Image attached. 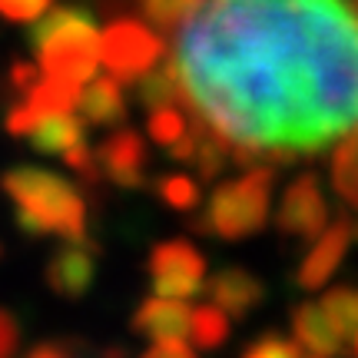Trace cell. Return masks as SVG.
<instances>
[{"label": "cell", "instance_id": "22", "mask_svg": "<svg viewBox=\"0 0 358 358\" xmlns=\"http://www.w3.org/2000/svg\"><path fill=\"white\" fill-rule=\"evenodd\" d=\"M47 7H50V0H0V17L27 24V20H37Z\"/></svg>", "mask_w": 358, "mask_h": 358}, {"label": "cell", "instance_id": "7", "mask_svg": "<svg viewBox=\"0 0 358 358\" xmlns=\"http://www.w3.org/2000/svg\"><path fill=\"white\" fill-rule=\"evenodd\" d=\"M279 229L292 239H315L325 226H329V203L322 196V186L315 176L295 179L285 189L279 206Z\"/></svg>", "mask_w": 358, "mask_h": 358}, {"label": "cell", "instance_id": "20", "mask_svg": "<svg viewBox=\"0 0 358 358\" xmlns=\"http://www.w3.org/2000/svg\"><path fill=\"white\" fill-rule=\"evenodd\" d=\"M156 192H159V199L179 213H189L199 206V186H196V179L189 176H159L156 179Z\"/></svg>", "mask_w": 358, "mask_h": 358}, {"label": "cell", "instance_id": "11", "mask_svg": "<svg viewBox=\"0 0 358 358\" xmlns=\"http://www.w3.org/2000/svg\"><path fill=\"white\" fill-rule=\"evenodd\" d=\"M292 332H295V345H299L302 358H338L348 345L345 338L335 332V325L322 312L319 302H306V306L295 308Z\"/></svg>", "mask_w": 358, "mask_h": 358}, {"label": "cell", "instance_id": "21", "mask_svg": "<svg viewBox=\"0 0 358 358\" xmlns=\"http://www.w3.org/2000/svg\"><path fill=\"white\" fill-rule=\"evenodd\" d=\"M243 358H302V352L295 342L282 338V335H259L243 352Z\"/></svg>", "mask_w": 358, "mask_h": 358}, {"label": "cell", "instance_id": "23", "mask_svg": "<svg viewBox=\"0 0 358 358\" xmlns=\"http://www.w3.org/2000/svg\"><path fill=\"white\" fill-rule=\"evenodd\" d=\"M140 358H196V355H192L189 345H182V338H163V342H156V345Z\"/></svg>", "mask_w": 358, "mask_h": 358}, {"label": "cell", "instance_id": "3", "mask_svg": "<svg viewBox=\"0 0 358 358\" xmlns=\"http://www.w3.org/2000/svg\"><path fill=\"white\" fill-rule=\"evenodd\" d=\"M30 50L43 77L83 87L100 66V27L87 7H57L37 17Z\"/></svg>", "mask_w": 358, "mask_h": 358}, {"label": "cell", "instance_id": "13", "mask_svg": "<svg viewBox=\"0 0 358 358\" xmlns=\"http://www.w3.org/2000/svg\"><path fill=\"white\" fill-rule=\"evenodd\" d=\"M77 113L83 123L93 127H113L127 113V100H123V83L116 77H93L80 87L77 93Z\"/></svg>", "mask_w": 358, "mask_h": 358}, {"label": "cell", "instance_id": "1", "mask_svg": "<svg viewBox=\"0 0 358 358\" xmlns=\"http://www.w3.org/2000/svg\"><path fill=\"white\" fill-rule=\"evenodd\" d=\"M173 70L232 163L319 153L358 129V7L203 0L179 24Z\"/></svg>", "mask_w": 358, "mask_h": 358}, {"label": "cell", "instance_id": "25", "mask_svg": "<svg viewBox=\"0 0 358 358\" xmlns=\"http://www.w3.org/2000/svg\"><path fill=\"white\" fill-rule=\"evenodd\" d=\"M27 358H70V352H66L64 345H53V342H47V345H37Z\"/></svg>", "mask_w": 358, "mask_h": 358}, {"label": "cell", "instance_id": "9", "mask_svg": "<svg viewBox=\"0 0 358 358\" xmlns=\"http://www.w3.org/2000/svg\"><path fill=\"white\" fill-rule=\"evenodd\" d=\"M93 156H96L100 176H106L116 186L136 189V186L146 182V143H143V136L136 129H116V133H110Z\"/></svg>", "mask_w": 358, "mask_h": 358}, {"label": "cell", "instance_id": "10", "mask_svg": "<svg viewBox=\"0 0 358 358\" xmlns=\"http://www.w3.org/2000/svg\"><path fill=\"white\" fill-rule=\"evenodd\" d=\"M93 279H96V256L87 239L66 243L47 262V285L64 299H80L83 292H90Z\"/></svg>", "mask_w": 358, "mask_h": 358}, {"label": "cell", "instance_id": "5", "mask_svg": "<svg viewBox=\"0 0 358 358\" xmlns=\"http://www.w3.org/2000/svg\"><path fill=\"white\" fill-rule=\"evenodd\" d=\"M159 57H163V43L146 24L116 20L100 30V64L120 83H136L146 70L159 64Z\"/></svg>", "mask_w": 358, "mask_h": 358}, {"label": "cell", "instance_id": "17", "mask_svg": "<svg viewBox=\"0 0 358 358\" xmlns=\"http://www.w3.org/2000/svg\"><path fill=\"white\" fill-rule=\"evenodd\" d=\"M319 306L335 325V332L352 342L358 335V289H332L325 292V299H319Z\"/></svg>", "mask_w": 358, "mask_h": 358}, {"label": "cell", "instance_id": "14", "mask_svg": "<svg viewBox=\"0 0 358 358\" xmlns=\"http://www.w3.org/2000/svg\"><path fill=\"white\" fill-rule=\"evenodd\" d=\"M189 306H182V299H169V295H153L146 299L136 315H133V329L140 335H150L156 342L163 338H182L189 332Z\"/></svg>", "mask_w": 358, "mask_h": 358}, {"label": "cell", "instance_id": "16", "mask_svg": "<svg viewBox=\"0 0 358 358\" xmlns=\"http://www.w3.org/2000/svg\"><path fill=\"white\" fill-rule=\"evenodd\" d=\"M332 182H335V189H338V196L358 213V129L352 136H345L342 143H335Z\"/></svg>", "mask_w": 358, "mask_h": 358}, {"label": "cell", "instance_id": "6", "mask_svg": "<svg viewBox=\"0 0 358 358\" xmlns=\"http://www.w3.org/2000/svg\"><path fill=\"white\" fill-rule=\"evenodd\" d=\"M206 262L189 243H163L150 256V282L156 295L189 299L203 289Z\"/></svg>", "mask_w": 358, "mask_h": 358}, {"label": "cell", "instance_id": "2", "mask_svg": "<svg viewBox=\"0 0 358 358\" xmlns=\"http://www.w3.org/2000/svg\"><path fill=\"white\" fill-rule=\"evenodd\" d=\"M0 186L13 203V219L27 236H57L64 243L87 239V203L73 182L40 166L7 169Z\"/></svg>", "mask_w": 358, "mask_h": 358}, {"label": "cell", "instance_id": "19", "mask_svg": "<svg viewBox=\"0 0 358 358\" xmlns=\"http://www.w3.org/2000/svg\"><path fill=\"white\" fill-rule=\"evenodd\" d=\"M203 0H140L143 17L156 30H179V24L189 17Z\"/></svg>", "mask_w": 358, "mask_h": 358}, {"label": "cell", "instance_id": "18", "mask_svg": "<svg viewBox=\"0 0 358 358\" xmlns=\"http://www.w3.org/2000/svg\"><path fill=\"white\" fill-rule=\"evenodd\" d=\"M199 348H219L229 335V315L216 306H203L189 312V332Z\"/></svg>", "mask_w": 358, "mask_h": 358}, {"label": "cell", "instance_id": "4", "mask_svg": "<svg viewBox=\"0 0 358 358\" xmlns=\"http://www.w3.org/2000/svg\"><path fill=\"white\" fill-rule=\"evenodd\" d=\"M272 199V166H252L239 179L222 182L199 216V229L219 239H245L266 226Z\"/></svg>", "mask_w": 358, "mask_h": 358}, {"label": "cell", "instance_id": "12", "mask_svg": "<svg viewBox=\"0 0 358 358\" xmlns=\"http://www.w3.org/2000/svg\"><path fill=\"white\" fill-rule=\"evenodd\" d=\"M206 292L213 299V306L222 308L229 319H245V315L262 302L266 285H262L252 272H245V268H239V266H229L209 279V289H206Z\"/></svg>", "mask_w": 358, "mask_h": 358}, {"label": "cell", "instance_id": "24", "mask_svg": "<svg viewBox=\"0 0 358 358\" xmlns=\"http://www.w3.org/2000/svg\"><path fill=\"white\" fill-rule=\"evenodd\" d=\"M17 352V322L10 312L0 308V358H13Z\"/></svg>", "mask_w": 358, "mask_h": 358}, {"label": "cell", "instance_id": "15", "mask_svg": "<svg viewBox=\"0 0 358 358\" xmlns=\"http://www.w3.org/2000/svg\"><path fill=\"white\" fill-rule=\"evenodd\" d=\"M83 120H80L77 110H60V113H50L37 120L34 129L27 133L24 140H30V146L43 156H60L64 159L73 146L83 143Z\"/></svg>", "mask_w": 358, "mask_h": 358}, {"label": "cell", "instance_id": "8", "mask_svg": "<svg viewBox=\"0 0 358 358\" xmlns=\"http://www.w3.org/2000/svg\"><path fill=\"white\" fill-rule=\"evenodd\" d=\"M358 239V219L355 216H338L332 222V229H322L315 236V245L308 249V256L302 259V266L295 272V282L302 289H319L332 279V272L338 268L345 249Z\"/></svg>", "mask_w": 358, "mask_h": 358}]
</instances>
